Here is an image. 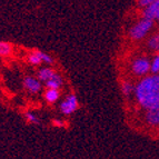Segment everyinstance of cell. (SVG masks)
I'll use <instances>...</instances> for the list:
<instances>
[{
	"instance_id": "obj_16",
	"label": "cell",
	"mask_w": 159,
	"mask_h": 159,
	"mask_svg": "<svg viewBox=\"0 0 159 159\" xmlns=\"http://www.w3.org/2000/svg\"><path fill=\"white\" fill-rule=\"evenodd\" d=\"M150 72L151 74H159V53H157L154 59L150 61Z\"/></svg>"
},
{
	"instance_id": "obj_15",
	"label": "cell",
	"mask_w": 159,
	"mask_h": 159,
	"mask_svg": "<svg viewBox=\"0 0 159 159\" xmlns=\"http://www.w3.org/2000/svg\"><path fill=\"white\" fill-rule=\"evenodd\" d=\"M148 48L151 50L157 51L159 49V34L151 36L148 40Z\"/></svg>"
},
{
	"instance_id": "obj_20",
	"label": "cell",
	"mask_w": 159,
	"mask_h": 159,
	"mask_svg": "<svg viewBox=\"0 0 159 159\" xmlns=\"http://www.w3.org/2000/svg\"><path fill=\"white\" fill-rule=\"evenodd\" d=\"M157 52H158V53H159V49H158V50H157Z\"/></svg>"
},
{
	"instance_id": "obj_1",
	"label": "cell",
	"mask_w": 159,
	"mask_h": 159,
	"mask_svg": "<svg viewBox=\"0 0 159 159\" xmlns=\"http://www.w3.org/2000/svg\"><path fill=\"white\" fill-rule=\"evenodd\" d=\"M135 98L145 110L159 102V74L146 75L139 80L135 87Z\"/></svg>"
},
{
	"instance_id": "obj_18",
	"label": "cell",
	"mask_w": 159,
	"mask_h": 159,
	"mask_svg": "<svg viewBox=\"0 0 159 159\" xmlns=\"http://www.w3.org/2000/svg\"><path fill=\"white\" fill-rule=\"evenodd\" d=\"M52 126L53 127H57V128H62L65 127V121L64 120H61V119H52Z\"/></svg>"
},
{
	"instance_id": "obj_7",
	"label": "cell",
	"mask_w": 159,
	"mask_h": 159,
	"mask_svg": "<svg viewBox=\"0 0 159 159\" xmlns=\"http://www.w3.org/2000/svg\"><path fill=\"white\" fill-rule=\"evenodd\" d=\"M146 121L150 126H159V102L146 110Z\"/></svg>"
},
{
	"instance_id": "obj_19",
	"label": "cell",
	"mask_w": 159,
	"mask_h": 159,
	"mask_svg": "<svg viewBox=\"0 0 159 159\" xmlns=\"http://www.w3.org/2000/svg\"><path fill=\"white\" fill-rule=\"evenodd\" d=\"M154 1H156V0H138V5H139V7H141V8H145V7L149 6L150 3L154 2Z\"/></svg>"
},
{
	"instance_id": "obj_9",
	"label": "cell",
	"mask_w": 159,
	"mask_h": 159,
	"mask_svg": "<svg viewBox=\"0 0 159 159\" xmlns=\"http://www.w3.org/2000/svg\"><path fill=\"white\" fill-rule=\"evenodd\" d=\"M47 88H55V89H60L64 86V78L61 77L59 74H55L48 81L45 82Z\"/></svg>"
},
{
	"instance_id": "obj_12",
	"label": "cell",
	"mask_w": 159,
	"mask_h": 159,
	"mask_svg": "<svg viewBox=\"0 0 159 159\" xmlns=\"http://www.w3.org/2000/svg\"><path fill=\"white\" fill-rule=\"evenodd\" d=\"M135 87L136 86L134 84H131L128 80H125L122 81L121 84V93L124 96L126 97H130L131 95H135Z\"/></svg>"
},
{
	"instance_id": "obj_17",
	"label": "cell",
	"mask_w": 159,
	"mask_h": 159,
	"mask_svg": "<svg viewBox=\"0 0 159 159\" xmlns=\"http://www.w3.org/2000/svg\"><path fill=\"white\" fill-rule=\"evenodd\" d=\"M40 56H41V59H43V62L46 65H52L55 62V59L50 56V55H48V53L43 52V51H40Z\"/></svg>"
},
{
	"instance_id": "obj_13",
	"label": "cell",
	"mask_w": 159,
	"mask_h": 159,
	"mask_svg": "<svg viewBox=\"0 0 159 159\" xmlns=\"http://www.w3.org/2000/svg\"><path fill=\"white\" fill-rule=\"evenodd\" d=\"M12 53V46L9 43L0 40V57H8Z\"/></svg>"
},
{
	"instance_id": "obj_4",
	"label": "cell",
	"mask_w": 159,
	"mask_h": 159,
	"mask_svg": "<svg viewBox=\"0 0 159 159\" xmlns=\"http://www.w3.org/2000/svg\"><path fill=\"white\" fill-rule=\"evenodd\" d=\"M79 107V102H78V99L76 97V95L74 93H70L61 101L60 105H59V110L62 115L65 116H69V115H72Z\"/></svg>"
},
{
	"instance_id": "obj_6",
	"label": "cell",
	"mask_w": 159,
	"mask_h": 159,
	"mask_svg": "<svg viewBox=\"0 0 159 159\" xmlns=\"http://www.w3.org/2000/svg\"><path fill=\"white\" fill-rule=\"evenodd\" d=\"M143 16L147 17L152 20H158L159 21V0H156L149 6L145 7L143 10Z\"/></svg>"
},
{
	"instance_id": "obj_3",
	"label": "cell",
	"mask_w": 159,
	"mask_h": 159,
	"mask_svg": "<svg viewBox=\"0 0 159 159\" xmlns=\"http://www.w3.org/2000/svg\"><path fill=\"white\" fill-rule=\"evenodd\" d=\"M131 71L135 76L143 77L150 71V60L146 57H138L131 62Z\"/></svg>"
},
{
	"instance_id": "obj_8",
	"label": "cell",
	"mask_w": 159,
	"mask_h": 159,
	"mask_svg": "<svg viewBox=\"0 0 159 159\" xmlns=\"http://www.w3.org/2000/svg\"><path fill=\"white\" fill-rule=\"evenodd\" d=\"M43 98L48 103H56L60 98V91L55 88H47V90L43 93Z\"/></svg>"
},
{
	"instance_id": "obj_11",
	"label": "cell",
	"mask_w": 159,
	"mask_h": 159,
	"mask_svg": "<svg viewBox=\"0 0 159 159\" xmlns=\"http://www.w3.org/2000/svg\"><path fill=\"white\" fill-rule=\"evenodd\" d=\"M27 60L31 66H40L43 64V59L40 56V50H34L30 52L27 57Z\"/></svg>"
},
{
	"instance_id": "obj_10",
	"label": "cell",
	"mask_w": 159,
	"mask_h": 159,
	"mask_svg": "<svg viewBox=\"0 0 159 159\" xmlns=\"http://www.w3.org/2000/svg\"><path fill=\"white\" fill-rule=\"evenodd\" d=\"M55 74H56V71H55L52 68H50V67H43V68L39 69V71H38V74H37V77L41 82H46L50 79Z\"/></svg>"
},
{
	"instance_id": "obj_21",
	"label": "cell",
	"mask_w": 159,
	"mask_h": 159,
	"mask_svg": "<svg viewBox=\"0 0 159 159\" xmlns=\"http://www.w3.org/2000/svg\"><path fill=\"white\" fill-rule=\"evenodd\" d=\"M158 22H159V21H158Z\"/></svg>"
},
{
	"instance_id": "obj_2",
	"label": "cell",
	"mask_w": 159,
	"mask_h": 159,
	"mask_svg": "<svg viewBox=\"0 0 159 159\" xmlns=\"http://www.w3.org/2000/svg\"><path fill=\"white\" fill-rule=\"evenodd\" d=\"M154 26V20L147 17H143L138 20L135 25L129 29V37L133 40H141L146 37L148 32L151 30Z\"/></svg>"
},
{
	"instance_id": "obj_14",
	"label": "cell",
	"mask_w": 159,
	"mask_h": 159,
	"mask_svg": "<svg viewBox=\"0 0 159 159\" xmlns=\"http://www.w3.org/2000/svg\"><path fill=\"white\" fill-rule=\"evenodd\" d=\"M25 120H26L28 124H30V125H39L40 124L39 117L31 111H27L26 114H25Z\"/></svg>"
},
{
	"instance_id": "obj_5",
	"label": "cell",
	"mask_w": 159,
	"mask_h": 159,
	"mask_svg": "<svg viewBox=\"0 0 159 159\" xmlns=\"http://www.w3.org/2000/svg\"><path fill=\"white\" fill-rule=\"evenodd\" d=\"M22 85H24L25 90L28 91L29 93H38L43 88L41 81L38 79V77L36 78L31 77V76H27L22 81Z\"/></svg>"
}]
</instances>
